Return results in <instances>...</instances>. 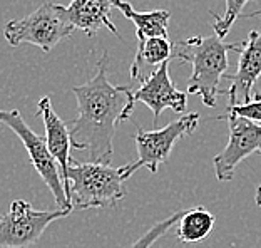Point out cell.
<instances>
[{"mask_svg": "<svg viewBox=\"0 0 261 248\" xmlns=\"http://www.w3.org/2000/svg\"><path fill=\"white\" fill-rule=\"evenodd\" d=\"M117 0H70L67 5V15L70 23L86 32L89 37L96 35L99 29H109V31L119 37L117 27L111 20V10Z\"/></svg>", "mask_w": 261, "mask_h": 248, "instance_id": "12", "label": "cell"}, {"mask_svg": "<svg viewBox=\"0 0 261 248\" xmlns=\"http://www.w3.org/2000/svg\"><path fill=\"white\" fill-rule=\"evenodd\" d=\"M185 213H186V210H179V211H176V213H173L171 216L164 218V220L158 221L156 225L147 230V232L142 235L139 240H136L134 243L130 246H127V248H151L159 238L163 237V235L168 233L169 230L176 225V223H179V220H181Z\"/></svg>", "mask_w": 261, "mask_h": 248, "instance_id": "17", "label": "cell"}, {"mask_svg": "<svg viewBox=\"0 0 261 248\" xmlns=\"http://www.w3.org/2000/svg\"><path fill=\"white\" fill-rule=\"evenodd\" d=\"M198 113H186L179 119L166 124L161 129H154V131H144L141 126H138V133L134 136L138 159L119 168L122 178L129 180L141 168H147L151 173H158L159 166L168 161V158L171 156L174 144L182 136L193 134L198 128Z\"/></svg>", "mask_w": 261, "mask_h": 248, "instance_id": "5", "label": "cell"}, {"mask_svg": "<svg viewBox=\"0 0 261 248\" xmlns=\"http://www.w3.org/2000/svg\"><path fill=\"white\" fill-rule=\"evenodd\" d=\"M72 94L77 99V117L70 124L72 147L87 151L91 163L111 164L116 129L134 113V91L129 86L111 84L108 52H104L96 76L86 84L72 87Z\"/></svg>", "mask_w": 261, "mask_h": 248, "instance_id": "1", "label": "cell"}, {"mask_svg": "<svg viewBox=\"0 0 261 248\" xmlns=\"http://www.w3.org/2000/svg\"><path fill=\"white\" fill-rule=\"evenodd\" d=\"M114 7L121 10L124 17L129 19L136 26V39L142 42L152 37H168V27L171 14L168 10H151V12H138L126 0H117Z\"/></svg>", "mask_w": 261, "mask_h": 248, "instance_id": "14", "label": "cell"}, {"mask_svg": "<svg viewBox=\"0 0 261 248\" xmlns=\"http://www.w3.org/2000/svg\"><path fill=\"white\" fill-rule=\"evenodd\" d=\"M37 116L42 117L45 128V143L52 156L56 158L61 168L62 181L67 176V169L70 166V147H72V139H70V128L65 124L61 117L56 114L52 108L50 97L42 96L37 103Z\"/></svg>", "mask_w": 261, "mask_h": 248, "instance_id": "11", "label": "cell"}, {"mask_svg": "<svg viewBox=\"0 0 261 248\" xmlns=\"http://www.w3.org/2000/svg\"><path fill=\"white\" fill-rule=\"evenodd\" d=\"M254 200H256V205L261 208V183H259V186H258V190H256V196H254Z\"/></svg>", "mask_w": 261, "mask_h": 248, "instance_id": "19", "label": "cell"}, {"mask_svg": "<svg viewBox=\"0 0 261 248\" xmlns=\"http://www.w3.org/2000/svg\"><path fill=\"white\" fill-rule=\"evenodd\" d=\"M250 2V0H226V9H224L223 15H216L215 12H211V15L215 17V34L218 35L219 39H224L229 34L231 26L240 19V17H251L243 14V9L245 5Z\"/></svg>", "mask_w": 261, "mask_h": 248, "instance_id": "16", "label": "cell"}, {"mask_svg": "<svg viewBox=\"0 0 261 248\" xmlns=\"http://www.w3.org/2000/svg\"><path fill=\"white\" fill-rule=\"evenodd\" d=\"M65 210H34L23 200L12 202L9 211L0 215V248H29L35 245L52 221L69 216Z\"/></svg>", "mask_w": 261, "mask_h": 248, "instance_id": "7", "label": "cell"}, {"mask_svg": "<svg viewBox=\"0 0 261 248\" xmlns=\"http://www.w3.org/2000/svg\"><path fill=\"white\" fill-rule=\"evenodd\" d=\"M0 122L4 126H7L10 131H14L17 134V138L22 141V144L25 146L35 171H37L42 181L47 185V188L50 190L52 196L56 198L57 210L72 211L74 208L70 206L67 194H65L61 168H59V163L52 156L49 147H47L45 138L34 133L27 126V122L23 121L22 114L17 109H10V111L0 109Z\"/></svg>", "mask_w": 261, "mask_h": 248, "instance_id": "6", "label": "cell"}, {"mask_svg": "<svg viewBox=\"0 0 261 248\" xmlns=\"http://www.w3.org/2000/svg\"><path fill=\"white\" fill-rule=\"evenodd\" d=\"M74 29L67 15V5L47 2L32 14L5 23L4 37L12 47L32 44L50 52L61 40L70 37Z\"/></svg>", "mask_w": 261, "mask_h": 248, "instance_id": "4", "label": "cell"}, {"mask_svg": "<svg viewBox=\"0 0 261 248\" xmlns=\"http://www.w3.org/2000/svg\"><path fill=\"white\" fill-rule=\"evenodd\" d=\"M124 181L121 169L111 164L70 159L64 188L74 210L112 208L126 198Z\"/></svg>", "mask_w": 261, "mask_h": 248, "instance_id": "3", "label": "cell"}, {"mask_svg": "<svg viewBox=\"0 0 261 248\" xmlns=\"http://www.w3.org/2000/svg\"><path fill=\"white\" fill-rule=\"evenodd\" d=\"M216 218L211 211H207L203 206L186 210L177 225L176 235L185 243H198V241L207 238L215 228Z\"/></svg>", "mask_w": 261, "mask_h": 248, "instance_id": "15", "label": "cell"}, {"mask_svg": "<svg viewBox=\"0 0 261 248\" xmlns=\"http://www.w3.org/2000/svg\"><path fill=\"white\" fill-rule=\"evenodd\" d=\"M226 119L229 126L228 144L213 159L219 181H229L233 178L236 166L245 158L254 153L261 155V124L231 113L226 114Z\"/></svg>", "mask_w": 261, "mask_h": 248, "instance_id": "8", "label": "cell"}, {"mask_svg": "<svg viewBox=\"0 0 261 248\" xmlns=\"http://www.w3.org/2000/svg\"><path fill=\"white\" fill-rule=\"evenodd\" d=\"M261 76V32L251 31L250 37L243 42L240 62L234 74H226L229 81V106L248 104L253 101L251 89Z\"/></svg>", "mask_w": 261, "mask_h": 248, "instance_id": "10", "label": "cell"}, {"mask_svg": "<svg viewBox=\"0 0 261 248\" xmlns=\"http://www.w3.org/2000/svg\"><path fill=\"white\" fill-rule=\"evenodd\" d=\"M243 42H224L218 35L189 37L174 44L173 57L182 64H191V76L188 79V94H198L207 108H215L219 84L228 70V52H241Z\"/></svg>", "mask_w": 261, "mask_h": 248, "instance_id": "2", "label": "cell"}, {"mask_svg": "<svg viewBox=\"0 0 261 248\" xmlns=\"http://www.w3.org/2000/svg\"><path fill=\"white\" fill-rule=\"evenodd\" d=\"M226 113L241 116V117H246V119L261 124V92H258L256 96L253 97V101H250L248 104L229 106Z\"/></svg>", "mask_w": 261, "mask_h": 248, "instance_id": "18", "label": "cell"}, {"mask_svg": "<svg viewBox=\"0 0 261 248\" xmlns=\"http://www.w3.org/2000/svg\"><path fill=\"white\" fill-rule=\"evenodd\" d=\"M173 51L174 44L164 37H152L138 42V51H136L133 66H130V78L144 82L163 64L173 59Z\"/></svg>", "mask_w": 261, "mask_h": 248, "instance_id": "13", "label": "cell"}, {"mask_svg": "<svg viewBox=\"0 0 261 248\" xmlns=\"http://www.w3.org/2000/svg\"><path fill=\"white\" fill-rule=\"evenodd\" d=\"M134 101L146 104L154 114V124L164 109H173L174 113H186L188 94L179 91L169 78V62L163 64L156 72H152L134 91Z\"/></svg>", "mask_w": 261, "mask_h": 248, "instance_id": "9", "label": "cell"}]
</instances>
